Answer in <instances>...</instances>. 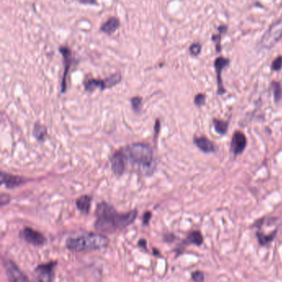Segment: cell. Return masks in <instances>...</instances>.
Listing matches in <instances>:
<instances>
[{
  "label": "cell",
  "instance_id": "obj_1",
  "mask_svg": "<svg viewBox=\"0 0 282 282\" xmlns=\"http://www.w3.org/2000/svg\"><path fill=\"white\" fill-rule=\"evenodd\" d=\"M96 215L94 226L97 230L103 233H113L132 224L136 219L137 212L133 210L126 214H119L111 205L102 202L97 206Z\"/></svg>",
  "mask_w": 282,
  "mask_h": 282
},
{
  "label": "cell",
  "instance_id": "obj_2",
  "mask_svg": "<svg viewBox=\"0 0 282 282\" xmlns=\"http://www.w3.org/2000/svg\"><path fill=\"white\" fill-rule=\"evenodd\" d=\"M122 150L126 157V160L140 167L145 173L153 172L156 164L153 158V149L149 144L136 143L130 144Z\"/></svg>",
  "mask_w": 282,
  "mask_h": 282
},
{
  "label": "cell",
  "instance_id": "obj_3",
  "mask_svg": "<svg viewBox=\"0 0 282 282\" xmlns=\"http://www.w3.org/2000/svg\"><path fill=\"white\" fill-rule=\"evenodd\" d=\"M108 238L96 233H89L77 238H69L66 247L73 252H87L104 248L108 245Z\"/></svg>",
  "mask_w": 282,
  "mask_h": 282
},
{
  "label": "cell",
  "instance_id": "obj_4",
  "mask_svg": "<svg viewBox=\"0 0 282 282\" xmlns=\"http://www.w3.org/2000/svg\"><path fill=\"white\" fill-rule=\"evenodd\" d=\"M282 37V20L276 22L268 29L261 39V45L263 48L270 49L280 40Z\"/></svg>",
  "mask_w": 282,
  "mask_h": 282
},
{
  "label": "cell",
  "instance_id": "obj_5",
  "mask_svg": "<svg viewBox=\"0 0 282 282\" xmlns=\"http://www.w3.org/2000/svg\"><path fill=\"white\" fill-rule=\"evenodd\" d=\"M57 264L56 261H52L49 263L39 265L36 268L37 278L34 282H52L54 276L55 267Z\"/></svg>",
  "mask_w": 282,
  "mask_h": 282
},
{
  "label": "cell",
  "instance_id": "obj_6",
  "mask_svg": "<svg viewBox=\"0 0 282 282\" xmlns=\"http://www.w3.org/2000/svg\"><path fill=\"white\" fill-rule=\"evenodd\" d=\"M5 270L9 282H30L29 277L12 261L5 262Z\"/></svg>",
  "mask_w": 282,
  "mask_h": 282
},
{
  "label": "cell",
  "instance_id": "obj_7",
  "mask_svg": "<svg viewBox=\"0 0 282 282\" xmlns=\"http://www.w3.org/2000/svg\"><path fill=\"white\" fill-rule=\"evenodd\" d=\"M228 64H229V60L223 57H217L216 60L214 61V68L216 71L217 85H218L217 91L219 95L226 93V89H224L223 80H222V72H223V69L225 68Z\"/></svg>",
  "mask_w": 282,
  "mask_h": 282
},
{
  "label": "cell",
  "instance_id": "obj_8",
  "mask_svg": "<svg viewBox=\"0 0 282 282\" xmlns=\"http://www.w3.org/2000/svg\"><path fill=\"white\" fill-rule=\"evenodd\" d=\"M111 165H112V171L116 176H121L123 174L126 168V157L124 153L121 150L116 152L110 159Z\"/></svg>",
  "mask_w": 282,
  "mask_h": 282
},
{
  "label": "cell",
  "instance_id": "obj_9",
  "mask_svg": "<svg viewBox=\"0 0 282 282\" xmlns=\"http://www.w3.org/2000/svg\"><path fill=\"white\" fill-rule=\"evenodd\" d=\"M247 138L243 132L240 131L234 132L231 141V149L233 154L235 156L242 154L247 147Z\"/></svg>",
  "mask_w": 282,
  "mask_h": 282
},
{
  "label": "cell",
  "instance_id": "obj_10",
  "mask_svg": "<svg viewBox=\"0 0 282 282\" xmlns=\"http://www.w3.org/2000/svg\"><path fill=\"white\" fill-rule=\"evenodd\" d=\"M23 236L27 242L34 246H43L46 242V238L43 236V233L34 230L33 228H24Z\"/></svg>",
  "mask_w": 282,
  "mask_h": 282
},
{
  "label": "cell",
  "instance_id": "obj_11",
  "mask_svg": "<svg viewBox=\"0 0 282 282\" xmlns=\"http://www.w3.org/2000/svg\"><path fill=\"white\" fill-rule=\"evenodd\" d=\"M26 179L24 177L14 176V175L8 174L5 172H1V183L5 185L9 189L15 188L20 186L22 184L26 182Z\"/></svg>",
  "mask_w": 282,
  "mask_h": 282
},
{
  "label": "cell",
  "instance_id": "obj_12",
  "mask_svg": "<svg viewBox=\"0 0 282 282\" xmlns=\"http://www.w3.org/2000/svg\"><path fill=\"white\" fill-rule=\"evenodd\" d=\"M60 52L63 55L64 59H65V71H64L63 80L61 83V92L64 93L66 89V75L68 74L69 68L71 62V52L68 47H61L59 48Z\"/></svg>",
  "mask_w": 282,
  "mask_h": 282
},
{
  "label": "cell",
  "instance_id": "obj_13",
  "mask_svg": "<svg viewBox=\"0 0 282 282\" xmlns=\"http://www.w3.org/2000/svg\"><path fill=\"white\" fill-rule=\"evenodd\" d=\"M194 144L196 145L198 149L205 153H211L215 152V145L213 142L205 136H200L194 138Z\"/></svg>",
  "mask_w": 282,
  "mask_h": 282
},
{
  "label": "cell",
  "instance_id": "obj_14",
  "mask_svg": "<svg viewBox=\"0 0 282 282\" xmlns=\"http://www.w3.org/2000/svg\"><path fill=\"white\" fill-rule=\"evenodd\" d=\"M91 200L92 197L89 195H82L80 198H78L76 200V206L78 209L83 214H88L90 209Z\"/></svg>",
  "mask_w": 282,
  "mask_h": 282
},
{
  "label": "cell",
  "instance_id": "obj_15",
  "mask_svg": "<svg viewBox=\"0 0 282 282\" xmlns=\"http://www.w3.org/2000/svg\"><path fill=\"white\" fill-rule=\"evenodd\" d=\"M119 25V20H118L117 18L113 17V18H110V19H108V21L105 22V23L102 25L101 28H100V30H101L102 32H104V33L111 34V33H113V32H115V31L118 29Z\"/></svg>",
  "mask_w": 282,
  "mask_h": 282
},
{
  "label": "cell",
  "instance_id": "obj_16",
  "mask_svg": "<svg viewBox=\"0 0 282 282\" xmlns=\"http://www.w3.org/2000/svg\"><path fill=\"white\" fill-rule=\"evenodd\" d=\"M204 238L200 231H192L189 233L187 238L185 240L186 244H195L200 246L202 244Z\"/></svg>",
  "mask_w": 282,
  "mask_h": 282
},
{
  "label": "cell",
  "instance_id": "obj_17",
  "mask_svg": "<svg viewBox=\"0 0 282 282\" xmlns=\"http://www.w3.org/2000/svg\"><path fill=\"white\" fill-rule=\"evenodd\" d=\"M256 238L258 239V242L261 246H266L270 242H272L273 239L275 238L276 235V230L274 231L272 233L265 234L262 231L258 230L256 232Z\"/></svg>",
  "mask_w": 282,
  "mask_h": 282
},
{
  "label": "cell",
  "instance_id": "obj_18",
  "mask_svg": "<svg viewBox=\"0 0 282 282\" xmlns=\"http://www.w3.org/2000/svg\"><path fill=\"white\" fill-rule=\"evenodd\" d=\"M84 85H85V90L88 92L94 91L97 88H99V89H102V90L104 89V81L101 80L91 79V80H86V81L84 83Z\"/></svg>",
  "mask_w": 282,
  "mask_h": 282
},
{
  "label": "cell",
  "instance_id": "obj_19",
  "mask_svg": "<svg viewBox=\"0 0 282 282\" xmlns=\"http://www.w3.org/2000/svg\"><path fill=\"white\" fill-rule=\"evenodd\" d=\"M227 29H228V27L221 25V26H219V29H218V30H219V34H214V35L212 37V39H213L214 43H215V47H216V51L218 52L221 51V37L223 33H225L226 32H227Z\"/></svg>",
  "mask_w": 282,
  "mask_h": 282
},
{
  "label": "cell",
  "instance_id": "obj_20",
  "mask_svg": "<svg viewBox=\"0 0 282 282\" xmlns=\"http://www.w3.org/2000/svg\"><path fill=\"white\" fill-rule=\"evenodd\" d=\"M47 127L42 124H36L33 129V135L38 141H43L47 136Z\"/></svg>",
  "mask_w": 282,
  "mask_h": 282
},
{
  "label": "cell",
  "instance_id": "obj_21",
  "mask_svg": "<svg viewBox=\"0 0 282 282\" xmlns=\"http://www.w3.org/2000/svg\"><path fill=\"white\" fill-rule=\"evenodd\" d=\"M213 122H214V129L218 133L225 134L227 132L228 128V122L227 121L214 118Z\"/></svg>",
  "mask_w": 282,
  "mask_h": 282
},
{
  "label": "cell",
  "instance_id": "obj_22",
  "mask_svg": "<svg viewBox=\"0 0 282 282\" xmlns=\"http://www.w3.org/2000/svg\"><path fill=\"white\" fill-rule=\"evenodd\" d=\"M121 78H122V76H121V74L120 73H116L114 75H110L109 77L103 80L104 81V89L112 87L113 85H115L116 84H118V82H120Z\"/></svg>",
  "mask_w": 282,
  "mask_h": 282
},
{
  "label": "cell",
  "instance_id": "obj_23",
  "mask_svg": "<svg viewBox=\"0 0 282 282\" xmlns=\"http://www.w3.org/2000/svg\"><path fill=\"white\" fill-rule=\"evenodd\" d=\"M271 89H273V93H274V99L275 102L278 103L282 99V87L280 83L277 81H272L271 82Z\"/></svg>",
  "mask_w": 282,
  "mask_h": 282
},
{
  "label": "cell",
  "instance_id": "obj_24",
  "mask_svg": "<svg viewBox=\"0 0 282 282\" xmlns=\"http://www.w3.org/2000/svg\"><path fill=\"white\" fill-rule=\"evenodd\" d=\"M192 280L194 282H204L205 281V274L201 270H195L191 275Z\"/></svg>",
  "mask_w": 282,
  "mask_h": 282
},
{
  "label": "cell",
  "instance_id": "obj_25",
  "mask_svg": "<svg viewBox=\"0 0 282 282\" xmlns=\"http://www.w3.org/2000/svg\"><path fill=\"white\" fill-rule=\"evenodd\" d=\"M282 68V56L278 57L273 61L271 64V69L273 71H279Z\"/></svg>",
  "mask_w": 282,
  "mask_h": 282
},
{
  "label": "cell",
  "instance_id": "obj_26",
  "mask_svg": "<svg viewBox=\"0 0 282 282\" xmlns=\"http://www.w3.org/2000/svg\"><path fill=\"white\" fill-rule=\"evenodd\" d=\"M201 52V45L200 43H193L190 47V52L193 56H198Z\"/></svg>",
  "mask_w": 282,
  "mask_h": 282
},
{
  "label": "cell",
  "instance_id": "obj_27",
  "mask_svg": "<svg viewBox=\"0 0 282 282\" xmlns=\"http://www.w3.org/2000/svg\"><path fill=\"white\" fill-rule=\"evenodd\" d=\"M205 99H206V96H205V94H198L195 97V104H196L198 107H200V106L205 104Z\"/></svg>",
  "mask_w": 282,
  "mask_h": 282
},
{
  "label": "cell",
  "instance_id": "obj_28",
  "mask_svg": "<svg viewBox=\"0 0 282 282\" xmlns=\"http://www.w3.org/2000/svg\"><path fill=\"white\" fill-rule=\"evenodd\" d=\"M131 102H132V106L134 110L138 112L139 109H140V106H141V97H134V98L131 99Z\"/></svg>",
  "mask_w": 282,
  "mask_h": 282
},
{
  "label": "cell",
  "instance_id": "obj_29",
  "mask_svg": "<svg viewBox=\"0 0 282 282\" xmlns=\"http://www.w3.org/2000/svg\"><path fill=\"white\" fill-rule=\"evenodd\" d=\"M0 201H1V206H4V205H7L8 203L10 202V196H9V195L2 194V195H1V199H0Z\"/></svg>",
  "mask_w": 282,
  "mask_h": 282
},
{
  "label": "cell",
  "instance_id": "obj_30",
  "mask_svg": "<svg viewBox=\"0 0 282 282\" xmlns=\"http://www.w3.org/2000/svg\"><path fill=\"white\" fill-rule=\"evenodd\" d=\"M151 218H152V214H151L150 212H147V213H145L144 215V224H148Z\"/></svg>",
  "mask_w": 282,
  "mask_h": 282
},
{
  "label": "cell",
  "instance_id": "obj_31",
  "mask_svg": "<svg viewBox=\"0 0 282 282\" xmlns=\"http://www.w3.org/2000/svg\"><path fill=\"white\" fill-rule=\"evenodd\" d=\"M138 245H140V246H142V247H144V248H145L147 245L146 241H145V240H141V241L138 242Z\"/></svg>",
  "mask_w": 282,
  "mask_h": 282
}]
</instances>
